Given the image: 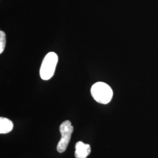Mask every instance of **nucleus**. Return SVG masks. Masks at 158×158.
Instances as JSON below:
<instances>
[{
    "mask_svg": "<svg viewBox=\"0 0 158 158\" xmlns=\"http://www.w3.org/2000/svg\"><path fill=\"white\" fill-rule=\"evenodd\" d=\"M74 155L76 158H87L91 152L90 145L81 141L76 143Z\"/></svg>",
    "mask_w": 158,
    "mask_h": 158,
    "instance_id": "4",
    "label": "nucleus"
},
{
    "mask_svg": "<svg viewBox=\"0 0 158 158\" xmlns=\"http://www.w3.org/2000/svg\"><path fill=\"white\" fill-rule=\"evenodd\" d=\"M58 62V56L53 52L46 54L43 59L40 68V74L41 79L44 80L51 79L54 75Z\"/></svg>",
    "mask_w": 158,
    "mask_h": 158,
    "instance_id": "2",
    "label": "nucleus"
},
{
    "mask_svg": "<svg viewBox=\"0 0 158 158\" xmlns=\"http://www.w3.org/2000/svg\"><path fill=\"white\" fill-rule=\"evenodd\" d=\"M91 94L97 102L107 104L113 98V91L107 84L104 82H97L91 88Z\"/></svg>",
    "mask_w": 158,
    "mask_h": 158,
    "instance_id": "1",
    "label": "nucleus"
},
{
    "mask_svg": "<svg viewBox=\"0 0 158 158\" xmlns=\"http://www.w3.org/2000/svg\"><path fill=\"white\" fill-rule=\"evenodd\" d=\"M6 45V33L4 31H0V53H2L4 51Z\"/></svg>",
    "mask_w": 158,
    "mask_h": 158,
    "instance_id": "6",
    "label": "nucleus"
},
{
    "mask_svg": "<svg viewBox=\"0 0 158 158\" xmlns=\"http://www.w3.org/2000/svg\"><path fill=\"white\" fill-rule=\"evenodd\" d=\"M59 130L61 138L57 143V151L59 153H63L68 148L71 139V136L73 132V127L70 121L66 120L60 125Z\"/></svg>",
    "mask_w": 158,
    "mask_h": 158,
    "instance_id": "3",
    "label": "nucleus"
},
{
    "mask_svg": "<svg viewBox=\"0 0 158 158\" xmlns=\"http://www.w3.org/2000/svg\"><path fill=\"white\" fill-rule=\"evenodd\" d=\"M13 123L9 119L4 117L0 118V134H7L13 129Z\"/></svg>",
    "mask_w": 158,
    "mask_h": 158,
    "instance_id": "5",
    "label": "nucleus"
}]
</instances>
